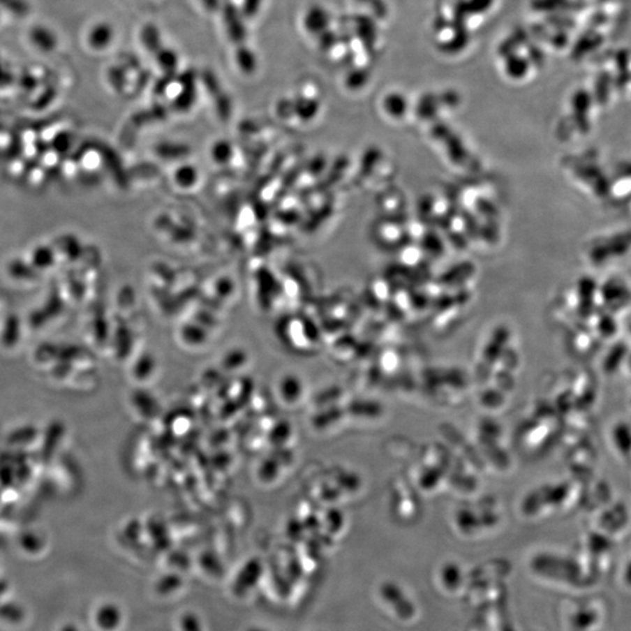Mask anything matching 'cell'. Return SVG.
<instances>
[{
	"mask_svg": "<svg viewBox=\"0 0 631 631\" xmlns=\"http://www.w3.org/2000/svg\"><path fill=\"white\" fill-rule=\"evenodd\" d=\"M247 631H267L265 629H260V628H251L249 630Z\"/></svg>",
	"mask_w": 631,
	"mask_h": 631,
	"instance_id": "13",
	"label": "cell"
},
{
	"mask_svg": "<svg viewBox=\"0 0 631 631\" xmlns=\"http://www.w3.org/2000/svg\"><path fill=\"white\" fill-rule=\"evenodd\" d=\"M27 620V611L22 603L13 600H4L0 602V625L6 628H19Z\"/></svg>",
	"mask_w": 631,
	"mask_h": 631,
	"instance_id": "2",
	"label": "cell"
},
{
	"mask_svg": "<svg viewBox=\"0 0 631 631\" xmlns=\"http://www.w3.org/2000/svg\"><path fill=\"white\" fill-rule=\"evenodd\" d=\"M0 15H1V10H0Z\"/></svg>",
	"mask_w": 631,
	"mask_h": 631,
	"instance_id": "14",
	"label": "cell"
},
{
	"mask_svg": "<svg viewBox=\"0 0 631 631\" xmlns=\"http://www.w3.org/2000/svg\"><path fill=\"white\" fill-rule=\"evenodd\" d=\"M237 62H239V65L244 70L251 72L255 68L254 55H251V52H248V50H241L240 53L237 54Z\"/></svg>",
	"mask_w": 631,
	"mask_h": 631,
	"instance_id": "8",
	"label": "cell"
},
{
	"mask_svg": "<svg viewBox=\"0 0 631 631\" xmlns=\"http://www.w3.org/2000/svg\"><path fill=\"white\" fill-rule=\"evenodd\" d=\"M29 40L36 50L50 53L58 47V36L53 29L43 25H36L29 32Z\"/></svg>",
	"mask_w": 631,
	"mask_h": 631,
	"instance_id": "3",
	"label": "cell"
},
{
	"mask_svg": "<svg viewBox=\"0 0 631 631\" xmlns=\"http://www.w3.org/2000/svg\"><path fill=\"white\" fill-rule=\"evenodd\" d=\"M181 630L202 631L201 630L200 622L192 614H187L186 616H184L183 621H181Z\"/></svg>",
	"mask_w": 631,
	"mask_h": 631,
	"instance_id": "9",
	"label": "cell"
},
{
	"mask_svg": "<svg viewBox=\"0 0 631 631\" xmlns=\"http://www.w3.org/2000/svg\"><path fill=\"white\" fill-rule=\"evenodd\" d=\"M58 631H83L80 625L74 623V622H65L59 628Z\"/></svg>",
	"mask_w": 631,
	"mask_h": 631,
	"instance_id": "11",
	"label": "cell"
},
{
	"mask_svg": "<svg viewBox=\"0 0 631 631\" xmlns=\"http://www.w3.org/2000/svg\"><path fill=\"white\" fill-rule=\"evenodd\" d=\"M95 627L100 631H117L123 623V611L114 602L101 603L93 615Z\"/></svg>",
	"mask_w": 631,
	"mask_h": 631,
	"instance_id": "1",
	"label": "cell"
},
{
	"mask_svg": "<svg viewBox=\"0 0 631 631\" xmlns=\"http://www.w3.org/2000/svg\"><path fill=\"white\" fill-rule=\"evenodd\" d=\"M158 64L166 70H171L178 64V58L172 50H163L161 57H158Z\"/></svg>",
	"mask_w": 631,
	"mask_h": 631,
	"instance_id": "7",
	"label": "cell"
},
{
	"mask_svg": "<svg viewBox=\"0 0 631 631\" xmlns=\"http://www.w3.org/2000/svg\"><path fill=\"white\" fill-rule=\"evenodd\" d=\"M260 1H261V0H246V11H247L249 15L255 13V12L258 11Z\"/></svg>",
	"mask_w": 631,
	"mask_h": 631,
	"instance_id": "12",
	"label": "cell"
},
{
	"mask_svg": "<svg viewBox=\"0 0 631 631\" xmlns=\"http://www.w3.org/2000/svg\"><path fill=\"white\" fill-rule=\"evenodd\" d=\"M329 22V15L324 8H312L306 12L304 17L305 29L309 32L320 33Z\"/></svg>",
	"mask_w": 631,
	"mask_h": 631,
	"instance_id": "5",
	"label": "cell"
},
{
	"mask_svg": "<svg viewBox=\"0 0 631 631\" xmlns=\"http://www.w3.org/2000/svg\"><path fill=\"white\" fill-rule=\"evenodd\" d=\"M0 10L17 17H25L29 12V4L27 0H0Z\"/></svg>",
	"mask_w": 631,
	"mask_h": 631,
	"instance_id": "6",
	"label": "cell"
},
{
	"mask_svg": "<svg viewBox=\"0 0 631 631\" xmlns=\"http://www.w3.org/2000/svg\"><path fill=\"white\" fill-rule=\"evenodd\" d=\"M10 592H11V587H10L8 581H6L4 579H0V602L8 599Z\"/></svg>",
	"mask_w": 631,
	"mask_h": 631,
	"instance_id": "10",
	"label": "cell"
},
{
	"mask_svg": "<svg viewBox=\"0 0 631 631\" xmlns=\"http://www.w3.org/2000/svg\"><path fill=\"white\" fill-rule=\"evenodd\" d=\"M87 40L93 50H105L114 40V29L107 22H98L88 32Z\"/></svg>",
	"mask_w": 631,
	"mask_h": 631,
	"instance_id": "4",
	"label": "cell"
}]
</instances>
